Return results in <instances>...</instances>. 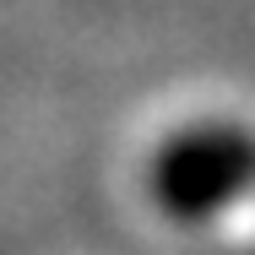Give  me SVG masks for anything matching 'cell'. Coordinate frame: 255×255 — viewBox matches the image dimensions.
<instances>
[{
  "instance_id": "cell-1",
  "label": "cell",
  "mask_w": 255,
  "mask_h": 255,
  "mask_svg": "<svg viewBox=\"0 0 255 255\" xmlns=\"http://www.w3.org/2000/svg\"><path fill=\"white\" fill-rule=\"evenodd\" d=\"M255 190V130L234 120H196L163 136L147 157V201L168 223H212Z\"/></svg>"
}]
</instances>
